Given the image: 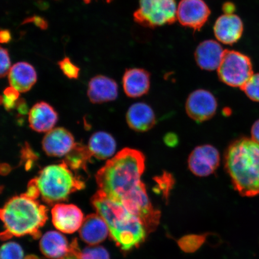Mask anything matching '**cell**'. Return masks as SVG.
Segmentation results:
<instances>
[{
  "label": "cell",
  "mask_w": 259,
  "mask_h": 259,
  "mask_svg": "<svg viewBox=\"0 0 259 259\" xmlns=\"http://www.w3.org/2000/svg\"><path fill=\"white\" fill-rule=\"evenodd\" d=\"M145 169L144 155L134 149L124 148L97 171V184L108 198L120 203L142 183Z\"/></svg>",
  "instance_id": "obj_1"
},
{
  "label": "cell",
  "mask_w": 259,
  "mask_h": 259,
  "mask_svg": "<svg viewBox=\"0 0 259 259\" xmlns=\"http://www.w3.org/2000/svg\"><path fill=\"white\" fill-rule=\"evenodd\" d=\"M92 203L108 225L113 240L121 250H132L145 241L147 231L143 223L121 203L110 199L99 190L93 196Z\"/></svg>",
  "instance_id": "obj_2"
},
{
  "label": "cell",
  "mask_w": 259,
  "mask_h": 259,
  "mask_svg": "<svg viewBox=\"0 0 259 259\" xmlns=\"http://www.w3.org/2000/svg\"><path fill=\"white\" fill-rule=\"evenodd\" d=\"M225 165L235 189L242 196L259 194V144L243 138L233 142L226 151Z\"/></svg>",
  "instance_id": "obj_3"
},
{
  "label": "cell",
  "mask_w": 259,
  "mask_h": 259,
  "mask_svg": "<svg viewBox=\"0 0 259 259\" xmlns=\"http://www.w3.org/2000/svg\"><path fill=\"white\" fill-rule=\"evenodd\" d=\"M47 212L46 206L25 193L12 197L0 212L4 227L2 240L25 235L40 238V229L48 220Z\"/></svg>",
  "instance_id": "obj_4"
},
{
  "label": "cell",
  "mask_w": 259,
  "mask_h": 259,
  "mask_svg": "<svg viewBox=\"0 0 259 259\" xmlns=\"http://www.w3.org/2000/svg\"><path fill=\"white\" fill-rule=\"evenodd\" d=\"M31 181L39 197L50 205L65 201L71 194L85 187V184L74 176L64 161L45 167Z\"/></svg>",
  "instance_id": "obj_5"
},
{
  "label": "cell",
  "mask_w": 259,
  "mask_h": 259,
  "mask_svg": "<svg viewBox=\"0 0 259 259\" xmlns=\"http://www.w3.org/2000/svg\"><path fill=\"white\" fill-rule=\"evenodd\" d=\"M177 8L176 0H139L135 21L150 28L172 24L177 19Z\"/></svg>",
  "instance_id": "obj_6"
},
{
  "label": "cell",
  "mask_w": 259,
  "mask_h": 259,
  "mask_svg": "<svg viewBox=\"0 0 259 259\" xmlns=\"http://www.w3.org/2000/svg\"><path fill=\"white\" fill-rule=\"evenodd\" d=\"M218 70L222 82L241 89L253 75L250 58L235 51L225 50Z\"/></svg>",
  "instance_id": "obj_7"
},
{
  "label": "cell",
  "mask_w": 259,
  "mask_h": 259,
  "mask_svg": "<svg viewBox=\"0 0 259 259\" xmlns=\"http://www.w3.org/2000/svg\"><path fill=\"white\" fill-rule=\"evenodd\" d=\"M218 107L214 96L209 91L202 89L191 93L186 104L188 115L197 122H203L212 118Z\"/></svg>",
  "instance_id": "obj_8"
},
{
  "label": "cell",
  "mask_w": 259,
  "mask_h": 259,
  "mask_svg": "<svg viewBox=\"0 0 259 259\" xmlns=\"http://www.w3.org/2000/svg\"><path fill=\"white\" fill-rule=\"evenodd\" d=\"M220 161L218 149L210 145L196 147L190 154L188 160L189 169L195 176L205 177L214 172Z\"/></svg>",
  "instance_id": "obj_9"
},
{
  "label": "cell",
  "mask_w": 259,
  "mask_h": 259,
  "mask_svg": "<svg viewBox=\"0 0 259 259\" xmlns=\"http://www.w3.org/2000/svg\"><path fill=\"white\" fill-rule=\"evenodd\" d=\"M210 12L203 0H181L177 8V19L185 27L199 30L208 21Z\"/></svg>",
  "instance_id": "obj_10"
},
{
  "label": "cell",
  "mask_w": 259,
  "mask_h": 259,
  "mask_svg": "<svg viewBox=\"0 0 259 259\" xmlns=\"http://www.w3.org/2000/svg\"><path fill=\"white\" fill-rule=\"evenodd\" d=\"M51 214L54 226L64 234L79 231L84 220L82 210L72 204L57 203L52 209Z\"/></svg>",
  "instance_id": "obj_11"
},
{
  "label": "cell",
  "mask_w": 259,
  "mask_h": 259,
  "mask_svg": "<svg viewBox=\"0 0 259 259\" xmlns=\"http://www.w3.org/2000/svg\"><path fill=\"white\" fill-rule=\"evenodd\" d=\"M74 145L72 134L62 127L55 128L47 132L42 141L45 153L51 157L66 156Z\"/></svg>",
  "instance_id": "obj_12"
},
{
  "label": "cell",
  "mask_w": 259,
  "mask_h": 259,
  "mask_svg": "<svg viewBox=\"0 0 259 259\" xmlns=\"http://www.w3.org/2000/svg\"><path fill=\"white\" fill-rule=\"evenodd\" d=\"M244 26L240 18L233 14H224L218 19L213 27L215 36L220 42L233 45L240 39Z\"/></svg>",
  "instance_id": "obj_13"
},
{
  "label": "cell",
  "mask_w": 259,
  "mask_h": 259,
  "mask_svg": "<svg viewBox=\"0 0 259 259\" xmlns=\"http://www.w3.org/2000/svg\"><path fill=\"white\" fill-rule=\"evenodd\" d=\"M109 234V230L105 221L98 213L87 216L84 218L79 229L81 239L91 245L95 246L105 241Z\"/></svg>",
  "instance_id": "obj_14"
},
{
  "label": "cell",
  "mask_w": 259,
  "mask_h": 259,
  "mask_svg": "<svg viewBox=\"0 0 259 259\" xmlns=\"http://www.w3.org/2000/svg\"><path fill=\"white\" fill-rule=\"evenodd\" d=\"M225 51L218 41L212 40L204 41L199 45L195 52L197 64L203 70H218L224 56Z\"/></svg>",
  "instance_id": "obj_15"
},
{
  "label": "cell",
  "mask_w": 259,
  "mask_h": 259,
  "mask_svg": "<svg viewBox=\"0 0 259 259\" xmlns=\"http://www.w3.org/2000/svg\"><path fill=\"white\" fill-rule=\"evenodd\" d=\"M58 121V114L48 103L38 102L32 106L28 113L30 127L37 132H48L53 129Z\"/></svg>",
  "instance_id": "obj_16"
},
{
  "label": "cell",
  "mask_w": 259,
  "mask_h": 259,
  "mask_svg": "<svg viewBox=\"0 0 259 259\" xmlns=\"http://www.w3.org/2000/svg\"><path fill=\"white\" fill-rule=\"evenodd\" d=\"M87 95L93 103L113 101L118 97L117 83L108 77L96 76L90 81Z\"/></svg>",
  "instance_id": "obj_17"
},
{
  "label": "cell",
  "mask_w": 259,
  "mask_h": 259,
  "mask_svg": "<svg viewBox=\"0 0 259 259\" xmlns=\"http://www.w3.org/2000/svg\"><path fill=\"white\" fill-rule=\"evenodd\" d=\"M123 89L128 97L138 98L145 95L150 88V75L142 69L126 70L122 78Z\"/></svg>",
  "instance_id": "obj_18"
},
{
  "label": "cell",
  "mask_w": 259,
  "mask_h": 259,
  "mask_svg": "<svg viewBox=\"0 0 259 259\" xmlns=\"http://www.w3.org/2000/svg\"><path fill=\"white\" fill-rule=\"evenodd\" d=\"M126 119L129 127L139 132L151 129L156 121L153 109L145 103H135L130 107Z\"/></svg>",
  "instance_id": "obj_19"
},
{
  "label": "cell",
  "mask_w": 259,
  "mask_h": 259,
  "mask_svg": "<svg viewBox=\"0 0 259 259\" xmlns=\"http://www.w3.org/2000/svg\"><path fill=\"white\" fill-rule=\"evenodd\" d=\"M10 85L19 93L30 91L37 81V73L33 66L26 62H19L11 67L8 74Z\"/></svg>",
  "instance_id": "obj_20"
},
{
  "label": "cell",
  "mask_w": 259,
  "mask_h": 259,
  "mask_svg": "<svg viewBox=\"0 0 259 259\" xmlns=\"http://www.w3.org/2000/svg\"><path fill=\"white\" fill-rule=\"evenodd\" d=\"M40 248L45 256L52 259H60L69 251L70 245L60 233L50 231L42 236Z\"/></svg>",
  "instance_id": "obj_21"
},
{
  "label": "cell",
  "mask_w": 259,
  "mask_h": 259,
  "mask_svg": "<svg viewBox=\"0 0 259 259\" xmlns=\"http://www.w3.org/2000/svg\"><path fill=\"white\" fill-rule=\"evenodd\" d=\"M88 148L93 156L105 160L114 154L116 148L114 138L108 133L99 132L90 138Z\"/></svg>",
  "instance_id": "obj_22"
},
{
  "label": "cell",
  "mask_w": 259,
  "mask_h": 259,
  "mask_svg": "<svg viewBox=\"0 0 259 259\" xmlns=\"http://www.w3.org/2000/svg\"><path fill=\"white\" fill-rule=\"evenodd\" d=\"M60 259H110L108 251L100 246L81 249L77 239L70 244L69 251Z\"/></svg>",
  "instance_id": "obj_23"
},
{
  "label": "cell",
  "mask_w": 259,
  "mask_h": 259,
  "mask_svg": "<svg viewBox=\"0 0 259 259\" xmlns=\"http://www.w3.org/2000/svg\"><path fill=\"white\" fill-rule=\"evenodd\" d=\"M92 156L88 147L82 144H75L63 161L72 170H87V163Z\"/></svg>",
  "instance_id": "obj_24"
},
{
  "label": "cell",
  "mask_w": 259,
  "mask_h": 259,
  "mask_svg": "<svg viewBox=\"0 0 259 259\" xmlns=\"http://www.w3.org/2000/svg\"><path fill=\"white\" fill-rule=\"evenodd\" d=\"M206 239L203 235H190L184 236L178 242L181 250L186 252H193L201 247Z\"/></svg>",
  "instance_id": "obj_25"
},
{
  "label": "cell",
  "mask_w": 259,
  "mask_h": 259,
  "mask_svg": "<svg viewBox=\"0 0 259 259\" xmlns=\"http://www.w3.org/2000/svg\"><path fill=\"white\" fill-rule=\"evenodd\" d=\"M24 251L17 243L10 242L3 245L1 259H23Z\"/></svg>",
  "instance_id": "obj_26"
},
{
  "label": "cell",
  "mask_w": 259,
  "mask_h": 259,
  "mask_svg": "<svg viewBox=\"0 0 259 259\" xmlns=\"http://www.w3.org/2000/svg\"><path fill=\"white\" fill-rule=\"evenodd\" d=\"M241 90L252 101L259 102V73L253 74Z\"/></svg>",
  "instance_id": "obj_27"
},
{
  "label": "cell",
  "mask_w": 259,
  "mask_h": 259,
  "mask_svg": "<svg viewBox=\"0 0 259 259\" xmlns=\"http://www.w3.org/2000/svg\"><path fill=\"white\" fill-rule=\"evenodd\" d=\"M60 69L69 79H77L79 77L80 69L74 65L69 58H64L58 62Z\"/></svg>",
  "instance_id": "obj_28"
},
{
  "label": "cell",
  "mask_w": 259,
  "mask_h": 259,
  "mask_svg": "<svg viewBox=\"0 0 259 259\" xmlns=\"http://www.w3.org/2000/svg\"><path fill=\"white\" fill-rule=\"evenodd\" d=\"M18 91L12 87H9L5 90L4 95L2 96V103L7 110H11L15 108L16 102L18 101L19 96Z\"/></svg>",
  "instance_id": "obj_29"
},
{
  "label": "cell",
  "mask_w": 259,
  "mask_h": 259,
  "mask_svg": "<svg viewBox=\"0 0 259 259\" xmlns=\"http://www.w3.org/2000/svg\"><path fill=\"white\" fill-rule=\"evenodd\" d=\"M158 189L162 191L163 195L167 198L168 194L173 186V179L169 174H164L157 179Z\"/></svg>",
  "instance_id": "obj_30"
},
{
  "label": "cell",
  "mask_w": 259,
  "mask_h": 259,
  "mask_svg": "<svg viewBox=\"0 0 259 259\" xmlns=\"http://www.w3.org/2000/svg\"><path fill=\"white\" fill-rule=\"evenodd\" d=\"M1 77H4L8 75L10 70L11 69V60H10L9 52L6 49L1 48Z\"/></svg>",
  "instance_id": "obj_31"
},
{
  "label": "cell",
  "mask_w": 259,
  "mask_h": 259,
  "mask_svg": "<svg viewBox=\"0 0 259 259\" xmlns=\"http://www.w3.org/2000/svg\"><path fill=\"white\" fill-rule=\"evenodd\" d=\"M34 24L37 27L40 28L41 30H47L48 28V23L46 19L41 17L39 16L34 15L30 16L24 19L22 24Z\"/></svg>",
  "instance_id": "obj_32"
},
{
  "label": "cell",
  "mask_w": 259,
  "mask_h": 259,
  "mask_svg": "<svg viewBox=\"0 0 259 259\" xmlns=\"http://www.w3.org/2000/svg\"><path fill=\"white\" fill-rule=\"evenodd\" d=\"M251 137L259 144V119L254 122L251 128Z\"/></svg>",
  "instance_id": "obj_33"
},
{
  "label": "cell",
  "mask_w": 259,
  "mask_h": 259,
  "mask_svg": "<svg viewBox=\"0 0 259 259\" xmlns=\"http://www.w3.org/2000/svg\"><path fill=\"white\" fill-rule=\"evenodd\" d=\"M164 142L169 147H174L178 143V138L176 135L167 134L164 138Z\"/></svg>",
  "instance_id": "obj_34"
},
{
  "label": "cell",
  "mask_w": 259,
  "mask_h": 259,
  "mask_svg": "<svg viewBox=\"0 0 259 259\" xmlns=\"http://www.w3.org/2000/svg\"><path fill=\"white\" fill-rule=\"evenodd\" d=\"M11 32L8 30H2L0 32V41L2 44H8L11 40Z\"/></svg>",
  "instance_id": "obj_35"
},
{
  "label": "cell",
  "mask_w": 259,
  "mask_h": 259,
  "mask_svg": "<svg viewBox=\"0 0 259 259\" xmlns=\"http://www.w3.org/2000/svg\"><path fill=\"white\" fill-rule=\"evenodd\" d=\"M235 9L234 5H233L231 3H226L223 6V11L225 12V14H233Z\"/></svg>",
  "instance_id": "obj_36"
},
{
  "label": "cell",
  "mask_w": 259,
  "mask_h": 259,
  "mask_svg": "<svg viewBox=\"0 0 259 259\" xmlns=\"http://www.w3.org/2000/svg\"><path fill=\"white\" fill-rule=\"evenodd\" d=\"M106 1L107 3H111L112 0H106ZM83 2L85 3V4H90L91 2H92V0H83Z\"/></svg>",
  "instance_id": "obj_37"
}]
</instances>
